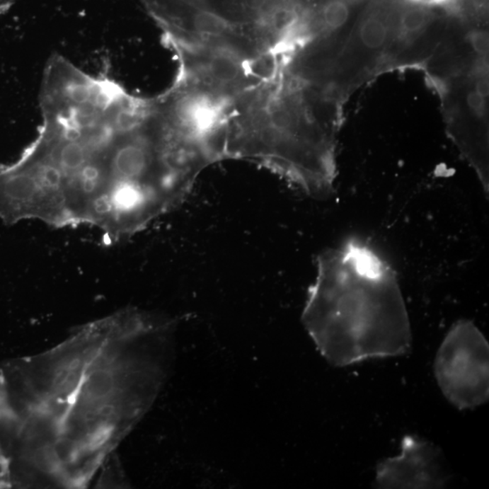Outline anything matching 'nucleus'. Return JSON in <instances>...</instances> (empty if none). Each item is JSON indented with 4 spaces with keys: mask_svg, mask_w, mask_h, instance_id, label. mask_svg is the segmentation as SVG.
<instances>
[{
    "mask_svg": "<svg viewBox=\"0 0 489 489\" xmlns=\"http://www.w3.org/2000/svg\"><path fill=\"white\" fill-rule=\"evenodd\" d=\"M434 372L447 400L459 410L474 409L489 398V345L468 320H459L437 352Z\"/></svg>",
    "mask_w": 489,
    "mask_h": 489,
    "instance_id": "nucleus-8",
    "label": "nucleus"
},
{
    "mask_svg": "<svg viewBox=\"0 0 489 489\" xmlns=\"http://www.w3.org/2000/svg\"><path fill=\"white\" fill-rule=\"evenodd\" d=\"M449 475L440 450L415 436H405L401 455L378 465L374 485L378 488H442Z\"/></svg>",
    "mask_w": 489,
    "mask_h": 489,
    "instance_id": "nucleus-10",
    "label": "nucleus"
},
{
    "mask_svg": "<svg viewBox=\"0 0 489 489\" xmlns=\"http://www.w3.org/2000/svg\"><path fill=\"white\" fill-rule=\"evenodd\" d=\"M21 0H0V14L8 11L11 6L17 4Z\"/></svg>",
    "mask_w": 489,
    "mask_h": 489,
    "instance_id": "nucleus-11",
    "label": "nucleus"
},
{
    "mask_svg": "<svg viewBox=\"0 0 489 489\" xmlns=\"http://www.w3.org/2000/svg\"><path fill=\"white\" fill-rule=\"evenodd\" d=\"M302 322L320 354L343 366L410 351V323L393 267L356 238L317 258Z\"/></svg>",
    "mask_w": 489,
    "mask_h": 489,
    "instance_id": "nucleus-3",
    "label": "nucleus"
},
{
    "mask_svg": "<svg viewBox=\"0 0 489 489\" xmlns=\"http://www.w3.org/2000/svg\"><path fill=\"white\" fill-rule=\"evenodd\" d=\"M449 137L488 192V67L435 85Z\"/></svg>",
    "mask_w": 489,
    "mask_h": 489,
    "instance_id": "nucleus-7",
    "label": "nucleus"
},
{
    "mask_svg": "<svg viewBox=\"0 0 489 489\" xmlns=\"http://www.w3.org/2000/svg\"><path fill=\"white\" fill-rule=\"evenodd\" d=\"M455 16L439 6L403 0L385 72L404 68L422 69L444 40Z\"/></svg>",
    "mask_w": 489,
    "mask_h": 489,
    "instance_id": "nucleus-9",
    "label": "nucleus"
},
{
    "mask_svg": "<svg viewBox=\"0 0 489 489\" xmlns=\"http://www.w3.org/2000/svg\"><path fill=\"white\" fill-rule=\"evenodd\" d=\"M403 1L368 0L327 76V95L343 105L359 87L385 72Z\"/></svg>",
    "mask_w": 489,
    "mask_h": 489,
    "instance_id": "nucleus-6",
    "label": "nucleus"
},
{
    "mask_svg": "<svg viewBox=\"0 0 489 489\" xmlns=\"http://www.w3.org/2000/svg\"><path fill=\"white\" fill-rule=\"evenodd\" d=\"M116 313L86 325L57 347L0 371L6 427L23 455L58 463L95 448L122 400L117 367L105 348Z\"/></svg>",
    "mask_w": 489,
    "mask_h": 489,
    "instance_id": "nucleus-2",
    "label": "nucleus"
},
{
    "mask_svg": "<svg viewBox=\"0 0 489 489\" xmlns=\"http://www.w3.org/2000/svg\"><path fill=\"white\" fill-rule=\"evenodd\" d=\"M341 103L283 71L234 100L222 158L255 161L311 197L330 195Z\"/></svg>",
    "mask_w": 489,
    "mask_h": 489,
    "instance_id": "nucleus-4",
    "label": "nucleus"
},
{
    "mask_svg": "<svg viewBox=\"0 0 489 489\" xmlns=\"http://www.w3.org/2000/svg\"><path fill=\"white\" fill-rule=\"evenodd\" d=\"M170 47L218 51L255 67L280 62L299 0H140Z\"/></svg>",
    "mask_w": 489,
    "mask_h": 489,
    "instance_id": "nucleus-5",
    "label": "nucleus"
},
{
    "mask_svg": "<svg viewBox=\"0 0 489 489\" xmlns=\"http://www.w3.org/2000/svg\"><path fill=\"white\" fill-rule=\"evenodd\" d=\"M306 4H307V0H306V4H304V11H306ZM303 17H304V14H303ZM303 17H302V19H301V22H300V25H299V28H298L297 37V38H296V41H294V45H293V48H292V50H291L290 54H291V53H293L294 50H296V47H297L296 45H297V42L299 41L300 30H301V23H302V21H303ZM290 56H291V54H290Z\"/></svg>",
    "mask_w": 489,
    "mask_h": 489,
    "instance_id": "nucleus-12",
    "label": "nucleus"
},
{
    "mask_svg": "<svg viewBox=\"0 0 489 489\" xmlns=\"http://www.w3.org/2000/svg\"><path fill=\"white\" fill-rule=\"evenodd\" d=\"M127 101L115 79L52 54L41 81L38 134L0 167V219L79 225L113 179Z\"/></svg>",
    "mask_w": 489,
    "mask_h": 489,
    "instance_id": "nucleus-1",
    "label": "nucleus"
}]
</instances>
